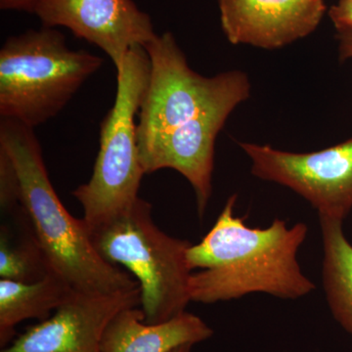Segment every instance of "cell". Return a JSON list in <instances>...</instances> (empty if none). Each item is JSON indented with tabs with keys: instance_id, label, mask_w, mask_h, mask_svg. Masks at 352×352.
Wrapping results in <instances>:
<instances>
[{
	"instance_id": "obj_1",
	"label": "cell",
	"mask_w": 352,
	"mask_h": 352,
	"mask_svg": "<svg viewBox=\"0 0 352 352\" xmlns=\"http://www.w3.org/2000/svg\"><path fill=\"white\" fill-rule=\"evenodd\" d=\"M236 201L237 195L229 197L212 229L187 252L191 302L210 305L252 293L296 300L314 292L298 261L307 224L289 227L276 219L252 228L234 214Z\"/></svg>"
},
{
	"instance_id": "obj_2",
	"label": "cell",
	"mask_w": 352,
	"mask_h": 352,
	"mask_svg": "<svg viewBox=\"0 0 352 352\" xmlns=\"http://www.w3.org/2000/svg\"><path fill=\"white\" fill-rule=\"evenodd\" d=\"M0 147L17 170L21 210L51 272L78 291L109 294L140 288L129 272L99 256L85 220L76 219L64 207L50 182L34 129L1 119Z\"/></svg>"
},
{
	"instance_id": "obj_4",
	"label": "cell",
	"mask_w": 352,
	"mask_h": 352,
	"mask_svg": "<svg viewBox=\"0 0 352 352\" xmlns=\"http://www.w3.org/2000/svg\"><path fill=\"white\" fill-rule=\"evenodd\" d=\"M103 59L69 50L54 28L29 30L0 50V116L36 129L56 117Z\"/></svg>"
},
{
	"instance_id": "obj_5",
	"label": "cell",
	"mask_w": 352,
	"mask_h": 352,
	"mask_svg": "<svg viewBox=\"0 0 352 352\" xmlns=\"http://www.w3.org/2000/svg\"><path fill=\"white\" fill-rule=\"evenodd\" d=\"M117 94L100 127V145L89 182L73 192L87 227L118 214L139 198L145 175L139 159L135 116L150 76V59L143 46H134L117 69Z\"/></svg>"
},
{
	"instance_id": "obj_20",
	"label": "cell",
	"mask_w": 352,
	"mask_h": 352,
	"mask_svg": "<svg viewBox=\"0 0 352 352\" xmlns=\"http://www.w3.org/2000/svg\"><path fill=\"white\" fill-rule=\"evenodd\" d=\"M192 347H193V344H184V346L177 347L171 352H191Z\"/></svg>"
},
{
	"instance_id": "obj_7",
	"label": "cell",
	"mask_w": 352,
	"mask_h": 352,
	"mask_svg": "<svg viewBox=\"0 0 352 352\" xmlns=\"http://www.w3.org/2000/svg\"><path fill=\"white\" fill-rule=\"evenodd\" d=\"M252 162V175L293 190L319 217L342 220L352 208V138L311 153L239 142Z\"/></svg>"
},
{
	"instance_id": "obj_16",
	"label": "cell",
	"mask_w": 352,
	"mask_h": 352,
	"mask_svg": "<svg viewBox=\"0 0 352 352\" xmlns=\"http://www.w3.org/2000/svg\"><path fill=\"white\" fill-rule=\"evenodd\" d=\"M0 207L2 212L21 208L19 176L8 153L0 147Z\"/></svg>"
},
{
	"instance_id": "obj_18",
	"label": "cell",
	"mask_w": 352,
	"mask_h": 352,
	"mask_svg": "<svg viewBox=\"0 0 352 352\" xmlns=\"http://www.w3.org/2000/svg\"><path fill=\"white\" fill-rule=\"evenodd\" d=\"M39 0H0L2 10L25 11L34 13Z\"/></svg>"
},
{
	"instance_id": "obj_12",
	"label": "cell",
	"mask_w": 352,
	"mask_h": 352,
	"mask_svg": "<svg viewBox=\"0 0 352 352\" xmlns=\"http://www.w3.org/2000/svg\"><path fill=\"white\" fill-rule=\"evenodd\" d=\"M212 335L214 330L203 319L187 311L163 323L148 324L142 308H126L106 329L102 352H171Z\"/></svg>"
},
{
	"instance_id": "obj_8",
	"label": "cell",
	"mask_w": 352,
	"mask_h": 352,
	"mask_svg": "<svg viewBox=\"0 0 352 352\" xmlns=\"http://www.w3.org/2000/svg\"><path fill=\"white\" fill-rule=\"evenodd\" d=\"M141 305L140 288L117 293L71 289L50 318L28 329L1 352H102L113 317Z\"/></svg>"
},
{
	"instance_id": "obj_13",
	"label": "cell",
	"mask_w": 352,
	"mask_h": 352,
	"mask_svg": "<svg viewBox=\"0 0 352 352\" xmlns=\"http://www.w3.org/2000/svg\"><path fill=\"white\" fill-rule=\"evenodd\" d=\"M71 289L53 273L34 283L0 280V346L12 342L16 326L23 321L50 318Z\"/></svg>"
},
{
	"instance_id": "obj_19",
	"label": "cell",
	"mask_w": 352,
	"mask_h": 352,
	"mask_svg": "<svg viewBox=\"0 0 352 352\" xmlns=\"http://www.w3.org/2000/svg\"><path fill=\"white\" fill-rule=\"evenodd\" d=\"M338 41H339L340 59L344 61L352 58V32H339Z\"/></svg>"
},
{
	"instance_id": "obj_11",
	"label": "cell",
	"mask_w": 352,
	"mask_h": 352,
	"mask_svg": "<svg viewBox=\"0 0 352 352\" xmlns=\"http://www.w3.org/2000/svg\"><path fill=\"white\" fill-rule=\"evenodd\" d=\"M229 43L276 50L311 34L326 11L324 0H219Z\"/></svg>"
},
{
	"instance_id": "obj_17",
	"label": "cell",
	"mask_w": 352,
	"mask_h": 352,
	"mask_svg": "<svg viewBox=\"0 0 352 352\" xmlns=\"http://www.w3.org/2000/svg\"><path fill=\"white\" fill-rule=\"evenodd\" d=\"M329 16L338 32H352V0H339L331 7Z\"/></svg>"
},
{
	"instance_id": "obj_14",
	"label": "cell",
	"mask_w": 352,
	"mask_h": 352,
	"mask_svg": "<svg viewBox=\"0 0 352 352\" xmlns=\"http://www.w3.org/2000/svg\"><path fill=\"white\" fill-rule=\"evenodd\" d=\"M323 240V278L326 300L333 318L352 336V245L342 220L319 217Z\"/></svg>"
},
{
	"instance_id": "obj_15",
	"label": "cell",
	"mask_w": 352,
	"mask_h": 352,
	"mask_svg": "<svg viewBox=\"0 0 352 352\" xmlns=\"http://www.w3.org/2000/svg\"><path fill=\"white\" fill-rule=\"evenodd\" d=\"M43 250L27 222L22 238L12 243L6 226L0 232V277L11 281L34 283L50 274Z\"/></svg>"
},
{
	"instance_id": "obj_6",
	"label": "cell",
	"mask_w": 352,
	"mask_h": 352,
	"mask_svg": "<svg viewBox=\"0 0 352 352\" xmlns=\"http://www.w3.org/2000/svg\"><path fill=\"white\" fill-rule=\"evenodd\" d=\"M150 59V76L139 111L138 143L173 131L227 99H248L251 83L243 72L207 78L190 68L175 36L164 32L143 46Z\"/></svg>"
},
{
	"instance_id": "obj_3",
	"label": "cell",
	"mask_w": 352,
	"mask_h": 352,
	"mask_svg": "<svg viewBox=\"0 0 352 352\" xmlns=\"http://www.w3.org/2000/svg\"><path fill=\"white\" fill-rule=\"evenodd\" d=\"M87 228L99 256L124 266L138 282L146 323H163L186 311L192 274L187 252L192 244L161 230L149 201L139 197L129 207Z\"/></svg>"
},
{
	"instance_id": "obj_9",
	"label": "cell",
	"mask_w": 352,
	"mask_h": 352,
	"mask_svg": "<svg viewBox=\"0 0 352 352\" xmlns=\"http://www.w3.org/2000/svg\"><path fill=\"white\" fill-rule=\"evenodd\" d=\"M245 100L240 96L227 99L173 131L138 143L145 175L171 168L188 180L200 219L212 197L215 140L234 109Z\"/></svg>"
},
{
	"instance_id": "obj_10",
	"label": "cell",
	"mask_w": 352,
	"mask_h": 352,
	"mask_svg": "<svg viewBox=\"0 0 352 352\" xmlns=\"http://www.w3.org/2000/svg\"><path fill=\"white\" fill-rule=\"evenodd\" d=\"M34 13L43 27H65L101 48L116 71L134 46L156 38L147 13L133 0H39Z\"/></svg>"
}]
</instances>
